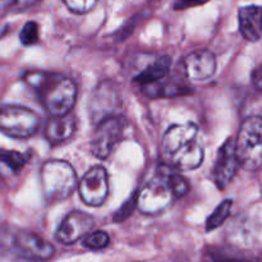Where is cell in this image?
I'll return each mask as SVG.
<instances>
[{"label":"cell","mask_w":262,"mask_h":262,"mask_svg":"<svg viewBox=\"0 0 262 262\" xmlns=\"http://www.w3.org/2000/svg\"><path fill=\"white\" fill-rule=\"evenodd\" d=\"M188 191L189 184L187 179L179 174L178 170L163 164L138 192L137 207L145 215H160L165 212L176 200L186 196Z\"/></svg>","instance_id":"cell-1"},{"label":"cell","mask_w":262,"mask_h":262,"mask_svg":"<svg viewBox=\"0 0 262 262\" xmlns=\"http://www.w3.org/2000/svg\"><path fill=\"white\" fill-rule=\"evenodd\" d=\"M161 155L166 165L178 171L194 170L204 163L205 148L193 123L173 124L161 138Z\"/></svg>","instance_id":"cell-2"},{"label":"cell","mask_w":262,"mask_h":262,"mask_svg":"<svg viewBox=\"0 0 262 262\" xmlns=\"http://www.w3.org/2000/svg\"><path fill=\"white\" fill-rule=\"evenodd\" d=\"M23 81L35 91L51 117L71 113L77 100V84L69 77L54 72H27Z\"/></svg>","instance_id":"cell-3"},{"label":"cell","mask_w":262,"mask_h":262,"mask_svg":"<svg viewBox=\"0 0 262 262\" xmlns=\"http://www.w3.org/2000/svg\"><path fill=\"white\" fill-rule=\"evenodd\" d=\"M0 246L18 257L36 262L49 261L55 255V247L49 241L20 228H3L0 230Z\"/></svg>","instance_id":"cell-4"},{"label":"cell","mask_w":262,"mask_h":262,"mask_svg":"<svg viewBox=\"0 0 262 262\" xmlns=\"http://www.w3.org/2000/svg\"><path fill=\"white\" fill-rule=\"evenodd\" d=\"M43 197L48 202H61L78 188V179L73 166L64 160H48L40 171Z\"/></svg>","instance_id":"cell-5"},{"label":"cell","mask_w":262,"mask_h":262,"mask_svg":"<svg viewBox=\"0 0 262 262\" xmlns=\"http://www.w3.org/2000/svg\"><path fill=\"white\" fill-rule=\"evenodd\" d=\"M234 147L241 168L247 171L262 168V117L252 115L243 120Z\"/></svg>","instance_id":"cell-6"},{"label":"cell","mask_w":262,"mask_h":262,"mask_svg":"<svg viewBox=\"0 0 262 262\" xmlns=\"http://www.w3.org/2000/svg\"><path fill=\"white\" fill-rule=\"evenodd\" d=\"M40 115L19 105L0 106V132L18 140L30 138L38 130Z\"/></svg>","instance_id":"cell-7"},{"label":"cell","mask_w":262,"mask_h":262,"mask_svg":"<svg viewBox=\"0 0 262 262\" xmlns=\"http://www.w3.org/2000/svg\"><path fill=\"white\" fill-rule=\"evenodd\" d=\"M96 125L97 127L92 135L90 147L95 158L99 160H105L109 158L115 146L122 141L127 123L124 118L114 115L97 123Z\"/></svg>","instance_id":"cell-8"},{"label":"cell","mask_w":262,"mask_h":262,"mask_svg":"<svg viewBox=\"0 0 262 262\" xmlns=\"http://www.w3.org/2000/svg\"><path fill=\"white\" fill-rule=\"evenodd\" d=\"M120 106V94L115 82L106 79L95 87L89 99V115L92 123L102 122L104 119L117 115Z\"/></svg>","instance_id":"cell-9"},{"label":"cell","mask_w":262,"mask_h":262,"mask_svg":"<svg viewBox=\"0 0 262 262\" xmlns=\"http://www.w3.org/2000/svg\"><path fill=\"white\" fill-rule=\"evenodd\" d=\"M78 191L84 204L92 207L101 206L109 196V177L106 169L102 165L90 168L78 182Z\"/></svg>","instance_id":"cell-10"},{"label":"cell","mask_w":262,"mask_h":262,"mask_svg":"<svg viewBox=\"0 0 262 262\" xmlns=\"http://www.w3.org/2000/svg\"><path fill=\"white\" fill-rule=\"evenodd\" d=\"M95 222L91 215L83 211H72L63 219L55 233V238L61 245H74L86 237L94 228Z\"/></svg>","instance_id":"cell-11"},{"label":"cell","mask_w":262,"mask_h":262,"mask_svg":"<svg viewBox=\"0 0 262 262\" xmlns=\"http://www.w3.org/2000/svg\"><path fill=\"white\" fill-rule=\"evenodd\" d=\"M239 163L235 155L234 140L229 138L220 146L216 155V161L212 168V178L219 189H225L237 174Z\"/></svg>","instance_id":"cell-12"},{"label":"cell","mask_w":262,"mask_h":262,"mask_svg":"<svg viewBox=\"0 0 262 262\" xmlns=\"http://www.w3.org/2000/svg\"><path fill=\"white\" fill-rule=\"evenodd\" d=\"M187 77L193 81H206L216 71V56L207 49H200L188 54L183 60Z\"/></svg>","instance_id":"cell-13"},{"label":"cell","mask_w":262,"mask_h":262,"mask_svg":"<svg viewBox=\"0 0 262 262\" xmlns=\"http://www.w3.org/2000/svg\"><path fill=\"white\" fill-rule=\"evenodd\" d=\"M238 23L242 37L248 42H256L262 37V7L246 5L238 12Z\"/></svg>","instance_id":"cell-14"},{"label":"cell","mask_w":262,"mask_h":262,"mask_svg":"<svg viewBox=\"0 0 262 262\" xmlns=\"http://www.w3.org/2000/svg\"><path fill=\"white\" fill-rule=\"evenodd\" d=\"M76 132V120L69 114L51 117L45 127V137L51 145L69 141Z\"/></svg>","instance_id":"cell-15"},{"label":"cell","mask_w":262,"mask_h":262,"mask_svg":"<svg viewBox=\"0 0 262 262\" xmlns=\"http://www.w3.org/2000/svg\"><path fill=\"white\" fill-rule=\"evenodd\" d=\"M166 77H164L160 81L155 82V83L147 84V86H142L143 94L147 95L148 97H177V96H184L192 92V89L188 84L183 83V82L176 81V79H170L166 81Z\"/></svg>","instance_id":"cell-16"},{"label":"cell","mask_w":262,"mask_h":262,"mask_svg":"<svg viewBox=\"0 0 262 262\" xmlns=\"http://www.w3.org/2000/svg\"><path fill=\"white\" fill-rule=\"evenodd\" d=\"M171 68V58L168 55L159 56L155 60L148 63L137 76L135 77V82L142 86H147V84L155 83V82L160 81L164 77H166L170 72Z\"/></svg>","instance_id":"cell-17"},{"label":"cell","mask_w":262,"mask_h":262,"mask_svg":"<svg viewBox=\"0 0 262 262\" xmlns=\"http://www.w3.org/2000/svg\"><path fill=\"white\" fill-rule=\"evenodd\" d=\"M233 201L232 200H224L223 202H220L216 206V209L211 212L209 217L206 220V232H212V230L217 229L219 227H222L227 219L229 217L230 211H232Z\"/></svg>","instance_id":"cell-18"},{"label":"cell","mask_w":262,"mask_h":262,"mask_svg":"<svg viewBox=\"0 0 262 262\" xmlns=\"http://www.w3.org/2000/svg\"><path fill=\"white\" fill-rule=\"evenodd\" d=\"M26 161H27V159L19 151L0 148V163L9 168L13 173H19L25 168Z\"/></svg>","instance_id":"cell-19"},{"label":"cell","mask_w":262,"mask_h":262,"mask_svg":"<svg viewBox=\"0 0 262 262\" xmlns=\"http://www.w3.org/2000/svg\"><path fill=\"white\" fill-rule=\"evenodd\" d=\"M110 245V237L104 230L90 232L86 237L82 238V246L87 250L101 251Z\"/></svg>","instance_id":"cell-20"},{"label":"cell","mask_w":262,"mask_h":262,"mask_svg":"<svg viewBox=\"0 0 262 262\" xmlns=\"http://www.w3.org/2000/svg\"><path fill=\"white\" fill-rule=\"evenodd\" d=\"M19 40L23 45L32 46L38 42L40 40V27L35 20L25 23L19 33Z\"/></svg>","instance_id":"cell-21"},{"label":"cell","mask_w":262,"mask_h":262,"mask_svg":"<svg viewBox=\"0 0 262 262\" xmlns=\"http://www.w3.org/2000/svg\"><path fill=\"white\" fill-rule=\"evenodd\" d=\"M137 194H138V192L133 193L132 196H130L129 199H128L127 201H125L124 204L119 207V209H118V211L115 212L114 217H113L114 223L125 222V220H127L128 217L133 214L135 209L137 207Z\"/></svg>","instance_id":"cell-22"},{"label":"cell","mask_w":262,"mask_h":262,"mask_svg":"<svg viewBox=\"0 0 262 262\" xmlns=\"http://www.w3.org/2000/svg\"><path fill=\"white\" fill-rule=\"evenodd\" d=\"M71 12L76 14H84L95 8L99 0H63Z\"/></svg>","instance_id":"cell-23"},{"label":"cell","mask_w":262,"mask_h":262,"mask_svg":"<svg viewBox=\"0 0 262 262\" xmlns=\"http://www.w3.org/2000/svg\"><path fill=\"white\" fill-rule=\"evenodd\" d=\"M214 262H252L246 257H239L235 255H229L224 252H216L211 256Z\"/></svg>","instance_id":"cell-24"},{"label":"cell","mask_w":262,"mask_h":262,"mask_svg":"<svg viewBox=\"0 0 262 262\" xmlns=\"http://www.w3.org/2000/svg\"><path fill=\"white\" fill-rule=\"evenodd\" d=\"M40 0H14L13 4L10 5L13 12H25V10L31 9L32 7L37 5Z\"/></svg>","instance_id":"cell-25"},{"label":"cell","mask_w":262,"mask_h":262,"mask_svg":"<svg viewBox=\"0 0 262 262\" xmlns=\"http://www.w3.org/2000/svg\"><path fill=\"white\" fill-rule=\"evenodd\" d=\"M209 0H176V9H187L191 7H197V5L205 4Z\"/></svg>","instance_id":"cell-26"},{"label":"cell","mask_w":262,"mask_h":262,"mask_svg":"<svg viewBox=\"0 0 262 262\" xmlns=\"http://www.w3.org/2000/svg\"><path fill=\"white\" fill-rule=\"evenodd\" d=\"M13 2H14V0H0V8L10 7V5L13 4Z\"/></svg>","instance_id":"cell-27"},{"label":"cell","mask_w":262,"mask_h":262,"mask_svg":"<svg viewBox=\"0 0 262 262\" xmlns=\"http://www.w3.org/2000/svg\"><path fill=\"white\" fill-rule=\"evenodd\" d=\"M255 82L258 84V87H260V89H262V74H260V76L255 79Z\"/></svg>","instance_id":"cell-28"}]
</instances>
